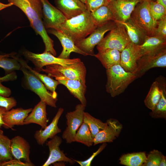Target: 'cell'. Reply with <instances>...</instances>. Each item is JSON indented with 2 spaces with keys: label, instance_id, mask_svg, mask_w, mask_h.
<instances>
[{
  "label": "cell",
  "instance_id": "obj_36",
  "mask_svg": "<svg viewBox=\"0 0 166 166\" xmlns=\"http://www.w3.org/2000/svg\"><path fill=\"white\" fill-rule=\"evenodd\" d=\"M30 69L43 84L46 89L50 91L54 96L57 97V94L56 89L57 85L59 84L58 81L54 80L48 75L38 73L31 67Z\"/></svg>",
  "mask_w": 166,
  "mask_h": 166
},
{
  "label": "cell",
  "instance_id": "obj_44",
  "mask_svg": "<svg viewBox=\"0 0 166 166\" xmlns=\"http://www.w3.org/2000/svg\"><path fill=\"white\" fill-rule=\"evenodd\" d=\"M32 162H22L21 160L13 159L2 163L1 166H34Z\"/></svg>",
  "mask_w": 166,
  "mask_h": 166
},
{
  "label": "cell",
  "instance_id": "obj_23",
  "mask_svg": "<svg viewBox=\"0 0 166 166\" xmlns=\"http://www.w3.org/2000/svg\"><path fill=\"white\" fill-rule=\"evenodd\" d=\"M47 105L43 101H40L35 106L24 121V124H37L42 129L47 125L49 120L47 117L46 107Z\"/></svg>",
  "mask_w": 166,
  "mask_h": 166
},
{
  "label": "cell",
  "instance_id": "obj_35",
  "mask_svg": "<svg viewBox=\"0 0 166 166\" xmlns=\"http://www.w3.org/2000/svg\"><path fill=\"white\" fill-rule=\"evenodd\" d=\"M93 138L92 137L88 126L83 122L75 137V142L81 143L88 147L93 145Z\"/></svg>",
  "mask_w": 166,
  "mask_h": 166
},
{
  "label": "cell",
  "instance_id": "obj_21",
  "mask_svg": "<svg viewBox=\"0 0 166 166\" xmlns=\"http://www.w3.org/2000/svg\"><path fill=\"white\" fill-rule=\"evenodd\" d=\"M30 146L23 138L17 136L11 139L10 151L14 159L32 162L30 158Z\"/></svg>",
  "mask_w": 166,
  "mask_h": 166
},
{
  "label": "cell",
  "instance_id": "obj_22",
  "mask_svg": "<svg viewBox=\"0 0 166 166\" xmlns=\"http://www.w3.org/2000/svg\"><path fill=\"white\" fill-rule=\"evenodd\" d=\"M48 31L49 33L57 38L62 46V50L58 57L65 59H69L70 54L73 52L84 56L88 55L76 45L72 39L60 31L51 29L48 30Z\"/></svg>",
  "mask_w": 166,
  "mask_h": 166
},
{
  "label": "cell",
  "instance_id": "obj_5",
  "mask_svg": "<svg viewBox=\"0 0 166 166\" xmlns=\"http://www.w3.org/2000/svg\"><path fill=\"white\" fill-rule=\"evenodd\" d=\"M143 0L136 6L130 18L147 36L155 35L157 22L153 18L150 10L149 1Z\"/></svg>",
  "mask_w": 166,
  "mask_h": 166
},
{
  "label": "cell",
  "instance_id": "obj_3",
  "mask_svg": "<svg viewBox=\"0 0 166 166\" xmlns=\"http://www.w3.org/2000/svg\"><path fill=\"white\" fill-rule=\"evenodd\" d=\"M106 91L113 97L123 93L136 78L134 73L126 71L120 64L106 69Z\"/></svg>",
  "mask_w": 166,
  "mask_h": 166
},
{
  "label": "cell",
  "instance_id": "obj_38",
  "mask_svg": "<svg viewBox=\"0 0 166 166\" xmlns=\"http://www.w3.org/2000/svg\"><path fill=\"white\" fill-rule=\"evenodd\" d=\"M163 154L157 150L151 151L147 156L143 166H159Z\"/></svg>",
  "mask_w": 166,
  "mask_h": 166
},
{
  "label": "cell",
  "instance_id": "obj_51",
  "mask_svg": "<svg viewBox=\"0 0 166 166\" xmlns=\"http://www.w3.org/2000/svg\"></svg>",
  "mask_w": 166,
  "mask_h": 166
},
{
  "label": "cell",
  "instance_id": "obj_10",
  "mask_svg": "<svg viewBox=\"0 0 166 166\" xmlns=\"http://www.w3.org/2000/svg\"><path fill=\"white\" fill-rule=\"evenodd\" d=\"M166 48L156 53L142 56L137 63L135 74L137 78L142 77L150 69L155 67H166Z\"/></svg>",
  "mask_w": 166,
  "mask_h": 166
},
{
  "label": "cell",
  "instance_id": "obj_24",
  "mask_svg": "<svg viewBox=\"0 0 166 166\" xmlns=\"http://www.w3.org/2000/svg\"><path fill=\"white\" fill-rule=\"evenodd\" d=\"M138 46L142 56L154 53L166 48V38L157 35L146 36L143 44Z\"/></svg>",
  "mask_w": 166,
  "mask_h": 166
},
{
  "label": "cell",
  "instance_id": "obj_40",
  "mask_svg": "<svg viewBox=\"0 0 166 166\" xmlns=\"http://www.w3.org/2000/svg\"><path fill=\"white\" fill-rule=\"evenodd\" d=\"M17 102L12 97H6L0 95V107L5 108L8 111L17 105Z\"/></svg>",
  "mask_w": 166,
  "mask_h": 166
},
{
  "label": "cell",
  "instance_id": "obj_47",
  "mask_svg": "<svg viewBox=\"0 0 166 166\" xmlns=\"http://www.w3.org/2000/svg\"><path fill=\"white\" fill-rule=\"evenodd\" d=\"M166 166V156L163 155L161 159L160 163L159 166Z\"/></svg>",
  "mask_w": 166,
  "mask_h": 166
},
{
  "label": "cell",
  "instance_id": "obj_14",
  "mask_svg": "<svg viewBox=\"0 0 166 166\" xmlns=\"http://www.w3.org/2000/svg\"><path fill=\"white\" fill-rule=\"evenodd\" d=\"M106 127L99 132L93 138V145L106 143H111L119 136L123 125L118 121L110 118L106 122Z\"/></svg>",
  "mask_w": 166,
  "mask_h": 166
},
{
  "label": "cell",
  "instance_id": "obj_31",
  "mask_svg": "<svg viewBox=\"0 0 166 166\" xmlns=\"http://www.w3.org/2000/svg\"><path fill=\"white\" fill-rule=\"evenodd\" d=\"M146 158L145 152H140L123 154L119 160L121 164L126 166H143Z\"/></svg>",
  "mask_w": 166,
  "mask_h": 166
},
{
  "label": "cell",
  "instance_id": "obj_16",
  "mask_svg": "<svg viewBox=\"0 0 166 166\" xmlns=\"http://www.w3.org/2000/svg\"><path fill=\"white\" fill-rule=\"evenodd\" d=\"M64 111V109L60 108L51 122L45 128L36 131L34 135L37 143L43 145L49 139H52L61 132V129L58 126L59 119Z\"/></svg>",
  "mask_w": 166,
  "mask_h": 166
},
{
  "label": "cell",
  "instance_id": "obj_45",
  "mask_svg": "<svg viewBox=\"0 0 166 166\" xmlns=\"http://www.w3.org/2000/svg\"><path fill=\"white\" fill-rule=\"evenodd\" d=\"M6 111L5 108L0 107V128H1L4 124L2 119L3 115Z\"/></svg>",
  "mask_w": 166,
  "mask_h": 166
},
{
  "label": "cell",
  "instance_id": "obj_6",
  "mask_svg": "<svg viewBox=\"0 0 166 166\" xmlns=\"http://www.w3.org/2000/svg\"><path fill=\"white\" fill-rule=\"evenodd\" d=\"M115 22H116V27L97 45L98 51L107 49H115L121 52L131 42L124 25Z\"/></svg>",
  "mask_w": 166,
  "mask_h": 166
},
{
  "label": "cell",
  "instance_id": "obj_26",
  "mask_svg": "<svg viewBox=\"0 0 166 166\" xmlns=\"http://www.w3.org/2000/svg\"><path fill=\"white\" fill-rule=\"evenodd\" d=\"M156 80L158 82L161 90L160 99L154 109L150 113L153 118L166 119V83L165 78L160 76Z\"/></svg>",
  "mask_w": 166,
  "mask_h": 166
},
{
  "label": "cell",
  "instance_id": "obj_1",
  "mask_svg": "<svg viewBox=\"0 0 166 166\" xmlns=\"http://www.w3.org/2000/svg\"><path fill=\"white\" fill-rule=\"evenodd\" d=\"M87 10L81 14L67 19L60 26L59 31L69 37L75 44L90 35L97 27Z\"/></svg>",
  "mask_w": 166,
  "mask_h": 166
},
{
  "label": "cell",
  "instance_id": "obj_33",
  "mask_svg": "<svg viewBox=\"0 0 166 166\" xmlns=\"http://www.w3.org/2000/svg\"><path fill=\"white\" fill-rule=\"evenodd\" d=\"M11 139L0 129V166L4 162L14 159L10 151Z\"/></svg>",
  "mask_w": 166,
  "mask_h": 166
},
{
  "label": "cell",
  "instance_id": "obj_2",
  "mask_svg": "<svg viewBox=\"0 0 166 166\" xmlns=\"http://www.w3.org/2000/svg\"><path fill=\"white\" fill-rule=\"evenodd\" d=\"M17 59L21 66L20 70L23 74L24 87L37 94L41 100L47 105L57 108V97L48 91L43 84L31 71L30 67L24 60L18 57Z\"/></svg>",
  "mask_w": 166,
  "mask_h": 166
},
{
  "label": "cell",
  "instance_id": "obj_13",
  "mask_svg": "<svg viewBox=\"0 0 166 166\" xmlns=\"http://www.w3.org/2000/svg\"><path fill=\"white\" fill-rule=\"evenodd\" d=\"M142 56L138 45L131 42L121 53L120 64L126 71L135 73L137 62Z\"/></svg>",
  "mask_w": 166,
  "mask_h": 166
},
{
  "label": "cell",
  "instance_id": "obj_7",
  "mask_svg": "<svg viewBox=\"0 0 166 166\" xmlns=\"http://www.w3.org/2000/svg\"><path fill=\"white\" fill-rule=\"evenodd\" d=\"M116 26V22L113 21L98 26L88 37L78 42L75 45L88 55L94 56L95 47L101 41L106 33L110 31Z\"/></svg>",
  "mask_w": 166,
  "mask_h": 166
},
{
  "label": "cell",
  "instance_id": "obj_18",
  "mask_svg": "<svg viewBox=\"0 0 166 166\" xmlns=\"http://www.w3.org/2000/svg\"><path fill=\"white\" fill-rule=\"evenodd\" d=\"M57 8L67 19L76 16L87 10L85 4L80 0H55Z\"/></svg>",
  "mask_w": 166,
  "mask_h": 166
},
{
  "label": "cell",
  "instance_id": "obj_49",
  "mask_svg": "<svg viewBox=\"0 0 166 166\" xmlns=\"http://www.w3.org/2000/svg\"><path fill=\"white\" fill-rule=\"evenodd\" d=\"M81 0V2H83L84 3H85V0Z\"/></svg>",
  "mask_w": 166,
  "mask_h": 166
},
{
  "label": "cell",
  "instance_id": "obj_37",
  "mask_svg": "<svg viewBox=\"0 0 166 166\" xmlns=\"http://www.w3.org/2000/svg\"><path fill=\"white\" fill-rule=\"evenodd\" d=\"M149 9L154 19L156 22L166 16V8L156 1H149Z\"/></svg>",
  "mask_w": 166,
  "mask_h": 166
},
{
  "label": "cell",
  "instance_id": "obj_9",
  "mask_svg": "<svg viewBox=\"0 0 166 166\" xmlns=\"http://www.w3.org/2000/svg\"><path fill=\"white\" fill-rule=\"evenodd\" d=\"M85 108L82 104H79L76 105L74 111L66 114L67 127L63 133L62 138L67 143L75 142L76 133L83 122Z\"/></svg>",
  "mask_w": 166,
  "mask_h": 166
},
{
  "label": "cell",
  "instance_id": "obj_12",
  "mask_svg": "<svg viewBox=\"0 0 166 166\" xmlns=\"http://www.w3.org/2000/svg\"><path fill=\"white\" fill-rule=\"evenodd\" d=\"M143 0H113L108 6L112 12L114 21L124 22L130 18L136 6Z\"/></svg>",
  "mask_w": 166,
  "mask_h": 166
},
{
  "label": "cell",
  "instance_id": "obj_19",
  "mask_svg": "<svg viewBox=\"0 0 166 166\" xmlns=\"http://www.w3.org/2000/svg\"><path fill=\"white\" fill-rule=\"evenodd\" d=\"M59 84L64 85L75 97L78 99L81 104L85 107L87 105V101L85 97L86 91V84L80 80L70 79L63 77H56Z\"/></svg>",
  "mask_w": 166,
  "mask_h": 166
},
{
  "label": "cell",
  "instance_id": "obj_52",
  "mask_svg": "<svg viewBox=\"0 0 166 166\" xmlns=\"http://www.w3.org/2000/svg\"></svg>",
  "mask_w": 166,
  "mask_h": 166
},
{
  "label": "cell",
  "instance_id": "obj_28",
  "mask_svg": "<svg viewBox=\"0 0 166 166\" xmlns=\"http://www.w3.org/2000/svg\"><path fill=\"white\" fill-rule=\"evenodd\" d=\"M122 24L126 30L131 42L137 45L142 44L147 35L130 18L125 22L114 21Z\"/></svg>",
  "mask_w": 166,
  "mask_h": 166
},
{
  "label": "cell",
  "instance_id": "obj_48",
  "mask_svg": "<svg viewBox=\"0 0 166 166\" xmlns=\"http://www.w3.org/2000/svg\"><path fill=\"white\" fill-rule=\"evenodd\" d=\"M156 2L162 5L166 8V0H156Z\"/></svg>",
  "mask_w": 166,
  "mask_h": 166
},
{
  "label": "cell",
  "instance_id": "obj_27",
  "mask_svg": "<svg viewBox=\"0 0 166 166\" xmlns=\"http://www.w3.org/2000/svg\"><path fill=\"white\" fill-rule=\"evenodd\" d=\"M121 53L115 49H107L98 51L94 56L106 69L114 65L120 64Z\"/></svg>",
  "mask_w": 166,
  "mask_h": 166
},
{
  "label": "cell",
  "instance_id": "obj_29",
  "mask_svg": "<svg viewBox=\"0 0 166 166\" xmlns=\"http://www.w3.org/2000/svg\"><path fill=\"white\" fill-rule=\"evenodd\" d=\"M90 14L94 22L97 26L115 20L112 12L108 5L98 8L90 12Z\"/></svg>",
  "mask_w": 166,
  "mask_h": 166
},
{
  "label": "cell",
  "instance_id": "obj_25",
  "mask_svg": "<svg viewBox=\"0 0 166 166\" xmlns=\"http://www.w3.org/2000/svg\"><path fill=\"white\" fill-rule=\"evenodd\" d=\"M30 23L31 27L42 39L45 45L44 52H49L54 56H56L57 53L54 48L53 41L48 34L42 18H35Z\"/></svg>",
  "mask_w": 166,
  "mask_h": 166
},
{
  "label": "cell",
  "instance_id": "obj_41",
  "mask_svg": "<svg viewBox=\"0 0 166 166\" xmlns=\"http://www.w3.org/2000/svg\"><path fill=\"white\" fill-rule=\"evenodd\" d=\"M87 9L90 12L104 5H107L109 2L107 0H85Z\"/></svg>",
  "mask_w": 166,
  "mask_h": 166
},
{
  "label": "cell",
  "instance_id": "obj_11",
  "mask_svg": "<svg viewBox=\"0 0 166 166\" xmlns=\"http://www.w3.org/2000/svg\"><path fill=\"white\" fill-rule=\"evenodd\" d=\"M42 5L43 22L45 28L59 30L61 25L67 19L62 13L48 0H41Z\"/></svg>",
  "mask_w": 166,
  "mask_h": 166
},
{
  "label": "cell",
  "instance_id": "obj_17",
  "mask_svg": "<svg viewBox=\"0 0 166 166\" xmlns=\"http://www.w3.org/2000/svg\"><path fill=\"white\" fill-rule=\"evenodd\" d=\"M21 9L29 22L36 18H42V5L41 0H8Z\"/></svg>",
  "mask_w": 166,
  "mask_h": 166
},
{
  "label": "cell",
  "instance_id": "obj_32",
  "mask_svg": "<svg viewBox=\"0 0 166 166\" xmlns=\"http://www.w3.org/2000/svg\"><path fill=\"white\" fill-rule=\"evenodd\" d=\"M161 93L159 84L156 80L152 84L144 100L146 106L152 110L159 102L161 97Z\"/></svg>",
  "mask_w": 166,
  "mask_h": 166
},
{
  "label": "cell",
  "instance_id": "obj_34",
  "mask_svg": "<svg viewBox=\"0 0 166 166\" xmlns=\"http://www.w3.org/2000/svg\"><path fill=\"white\" fill-rule=\"evenodd\" d=\"M83 122L89 127L92 137L94 138L96 135L106 127V122L104 123L101 120L96 118L87 112H85Z\"/></svg>",
  "mask_w": 166,
  "mask_h": 166
},
{
  "label": "cell",
  "instance_id": "obj_42",
  "mask_svg": "<svg viewBox=\"0 0 166 166\" xmlns=\"http://www.w3.org/2000/svg\"><path fill=\"white\" fill-rule=\"evenodd\" d=\"M155 35L166 38V16L157 21Z\"/></svg>",
  "mask_w": 166,
  "mask_h": 166
},
{
  "label": "cell",
  "instance_id": "obj_43",
  "mask_svg": "<svg viewBox=\"0 0 166 166\" xmlns=\"http://www.w3.org/2000/svg\"><path fill=\"white\" fill-rule=\"evenodd\" d=\"M106 143H103L99 147L95 152H93L92 155L88 159L84 161H79L74 160L76 162L78 163L81 166H90L92 161L97 155L101 152L107 146Z\"/></svg>",
  "mask_w": 166,
  "mask_h": 166
},
{
  "label": "cell",
  "instance_id": "obj_50",
  "mask_svg": "<svg viewBox=\"0 0 166 166\" xmlns=\"http://www.w3.org/2000/svg\"><path fill=\"white\" fill-rule=\"evenodd\" d=\"M108 2H109L113 1V0H107Z\"/></svg>",
  "mask_w": 166,
  "mask_h": 166
},
{
  "label": "cell",
  "instance_id": "obj_4",
  "mask_svg": "<svg viewBox=\"0 0 166 166\" xmlns=\"http://www.w3.org/2000/svg\"><path fill=\"white\" fill-rule=\"evenodd\" d=\"M47 73L51 77H63L80 80L86 84V69L81 61L69 65H63L52 64L39 70Z\"/></svg>",
  "mask_w": 166,
  "mask_h": 166
},
{
  "label": "cell",
  "instance_id": "obj_15",
  "mask_svg": "<svg viewBox=\"0 0 166 166\" xmlns=\"http://www.w3.org/2000/svg\"><path fill=\"white\" fill-rule=\"evenodd\" d=\"M62 142L61 138L56 135L46 143L49 150V154L48 159L42 166H49L55 162L62 161L73 164L76 162L66 156L63 151L60 150L59 146Z\"/></svg>",
  "mask_w": 166,
  "mask_h": 166
},
{
  "label": "cell",
  "instance_id": "obj_8",
  "mask_svg": "<svg viewBox=\"0 0 166 166\" xmlns=\"http://www.w3.org/2000/svg\"><path fill=\"white\" fill-rule=\"evenodd\" d=\"M22 53L26 59L33 64L38 70L44 66L50 65L57 64L66 65L81 61L79 58L65 59L56 57L48 52L36 53L25 50L23 51Z\"/></svg>",
  "mask_w": 166,
  "mask_h": 166
},
{
  "label": "cell",
  "instance_id": "obj_46",
  "mask_svg": "<svg viewBox=\"0 0 166 166\" xmlns=\"http://www.w3.org/2000/svg\"><path fill=\"white\" fill-rule=\"evenodd\" d=\"M13 5L12 3H9L7 4H5L0 2V11L5 8L12 6Z\"/></svg>",
  "mask_w": 166,
  "mask_h": 166
},
{
  "label": "cell",
  "instance_id": "obj_39",
  "mask_svg": "<svg viewBox=\"0 0 166 166\" xmlns=\"http://www.w3.org/2000/svg\"><path fill=\"white\" fill-rule=\"evenodd\" d=\"M16 78V76L14 72L0 77V95L6 97H9L10 95L11 94V90L3 85L1 82L4 81L13 80Z\"/></svg>",
  "mask_w": 166,
  "mask_h": 166
},
{
  "label": "cell",
  "instance_id": "obj_20",
  "mask_svg": "<svg viewBox=\"0 0 166 166\" xmlns=\"http://www.w3.org/2000/svg\"><path fill=\"white\" fill-rule=\"evenodd\" d=\"M32 109L30 108L24 109L22 108H18L6 111L3 115L4 124L2 127L6 129H12L15 125H24V120Z\"/></svg>",
  "mask_w": 166,
  "mask_h": 166
},
{
  "label": "cell",
  "instance_id": "obj_30",
  "mask_svg": "<svg viewBox=\"0 0 166 166\" xmlns=\"http://www.w3.org/2000/svg\"><path fill=\"white\" fill-rule=\"evenodd\" d=\"M16 54L14 53L0 54V67L4 69L6 75L21 69V66Z\"/></svg>",
  "mask_w": 166,
  "mask_h": 166
}]
</instances>
